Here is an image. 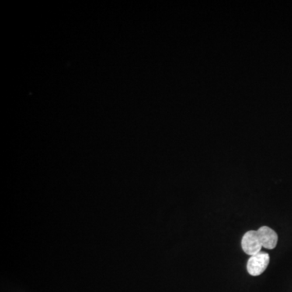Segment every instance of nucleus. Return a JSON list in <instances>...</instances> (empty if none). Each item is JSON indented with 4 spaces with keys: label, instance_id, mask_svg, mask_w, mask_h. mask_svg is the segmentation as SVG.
<instances>
[{
    "label": "nucleus",
    "instance_id": "obj_3",
    "mask_svg": "<svg viewBox=\"0 0 292 292\" xmlns=\"http://www.w3.org/2000/svg\"><path fill=\"white\" fill-rule=\"evenodd\" d=\"M257 231H258V236H259L262 247L267 249H273L275 247L277 246L279 238H278L277 233L275 232L273 229L264 226Z\"/></svg>",
    "mask_w": 292,
    "mask_h": 292
},
{
    "label": "nucleus",
    "instance_id": "obj_1",
    "mask_svg": "<svg viewBox=\"0 0 292 292\" xmlns=\"http://www.w3.org/2000/svg\"><path fill=\"white\" fill-rule=\"evenodd\" d=\"M269 263V256L265 252H259L251 256L247 264V270L252 276H259L267 269Z\"/></svg>",
    "mask_w": 292,
    "mask_h": 292
},
{
    "label": "nucleus",
    "instance_id": "obj_2",
    "mask_svg": "<svg viewBox=\"0 0 292 292\" xmlns=\"http://www.w3.org/2000/svg\"><path fill=\"white\" fill-rule=\"evenodd\" d=\"M241 246L244 252L249 256H254L261 252L262 245L260 241L258 231H247L243 236Z\"/></svg>",
    "mask_w": 292,
    "mask_h": 292
}]
</instances>
